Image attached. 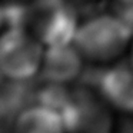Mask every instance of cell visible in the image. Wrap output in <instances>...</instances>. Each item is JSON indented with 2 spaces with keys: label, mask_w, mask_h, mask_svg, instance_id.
Listing matches in <instances>:
<instances>
[{
  "label": "cell",
  "mask_w": 133,
  "mask_h": 133,
  "mask_svg": "<svg viewBox=\"0 0 133 133\" xmlns=\"http://www.w3.org/2000/svg\"><path fill=\"white\" fill-rule=\"evenodd\" d=\"M133 26L116 15H97L84 22L75 36V46L86 59L110 62L124 52Z\"/></svg>",
  "instance_id": "cell-1"
},
{
  "label": "cell",
  "mask_w": 133,
  "mask_h": 133,
  "mask_svg": "<svg viewBox=\"0 0 133 133\" xmlns=\"http://www.w3.org/2000/svg\"><path fill=\"white\" fill-rule=\"evenodd\" d=\"M27 30L50 46L70 44L77 33V15L69 0H33L27 6Z\"/></svg>",
  "instance_id": "cell-2"
},
{
  "label": "cell",
  "mask_w": 133,
  "mask_h": 133,
  "mask_svg": "<svg viewBox=\"0 0 133 133\" xmlns=\"http://www.w3.org/2000/svg\"><path fill=\"white\" fill-rule=\"evenodd\" d=\"M42 42L29 30L2 36V72L10 80H29L43 63Z\"/></svg>",
  "instance_id": "cell-3"
},
{
  "label": "cell",
  "mask_w": 133,
  "mask_h": 133,
  "mask_svg": "<svg viewBox=\"0 0 133 133\" xmlns=\"http://www.w3.org/2000/svg\"><path fill=\"white\" fill-rule=\"evenodd\" d=\"M104 102H102L90 90H72L69 100L60 110V115L66 126V132L110 133L112 117Z\"/></svg>",
  "instance_id": "cell-4"
},
{
  "label": "cell",
  "mask_w": 133,
  "mask_h": 133,
  "mask_svg": "<svg viewBox=\"0 0 133 133\" xmlns=\"http://www.w3.org/2000/svg\"><path fill=\"white\" fill-rule=\"evenodd\" d=\"M89 77L86 84H92L103 100L123 112L133 113V62L119 63Z\"/></svg>",
  "instance_id": "cell-5"
},
{
  "label": "cell",
  "mask_w": 133,
  "mask_h": 133,
  "mask_svg": "<svg viewBox=\"0 0 133 133\" xmlns=\"http://www.w3.org/2000/svg\"><path fill=\"white\" fill-rule=\"evenodd\" d=\"M82 53L70 44L50 46L43 56L42 80L66 84L82 73Z\"/></svg>",
  "instance_id": "cell-6"
},
{
  "label": "cell",
  "mask_w": 133,
  "mask_h": 133,
  "mask_svg": "<svg viewBox=\"0 0 133 133\" xmlns=\"http://www.w3.org/2000/svg\"><path fill=\"white\" fill-rule=\"evenodd\" d=\"M13 133H64L66 126L57 110L44 104L27 107L17 115Z\"/></svg>",
  "instance_id": "cell-7"
},
{
  "label": "cell",
  "mask_w": 133,
  "mask_h": 133,
  "mask_svg": "<svg viewBox=\"0 0 133 133\" xmlns=\"http://www.w3.org/2000/svg\"><path fill=\"white\" fill-rule=\"evenodd\" d=\"M19 30H27V7L22 2H7L2 10V36Z\"/></svg>",
  "instance_id": "cell-8"
},
{
  "label": "cell",
  "mask_w": 133,
  "mask_h": 133,
  "mask_svg": "<svg viewBox=\"0 0 133 133\" xmlns=\"http://www.w3.org/2000/svg\"><path fill=\"white\" fill-rule=\"evenodd\" d=\"M109 6L117 17L133 26V0H109Z\"/></svg>",
  "instance_id": "cell-9"
},
{
  "label": "cell",
  "mask_w": 133,
  "mask_h": 133,
  "mask_svg": "<svg viewBox=\"0 0 133 133\" xmlns=\"http://www.w3.org/2000/svg\"><path fill=\"white\" fill-rule=\"evenodd\" d=\"M15 2H24V0H15Z\"/></svg>",
  "instance_id": "cell-10"
},
{
  "label": "cell",
  "mask_w": 133,
  "mask_h": 133,
  "mask_svg": "<svg viewBox=\"0 0 133 133\" xmlns=\"http://www.w3.org/2000/svg\"><path fill=\"white\" fill-rule=\"evenodd\" d=\"M132 62H133V55H132Z\"/></svg>",
  "instance_id": "cell-11"
},
{
  "label": "cell",
  "mask_w": 133,
  "mask_h": 133,
  "mask_svg": "<svg viewBox=\"0 0 133 133\" xmlns=\"http://www.w3.org/2000/svg\"><path fill=\"white\" fill-rule=\"evenodd\" d=\"M4 133H6V132H4ZM10 133H13V130H12V132H10Z\"/></svg>",
  "instance_id": "cell-12"
}]
</instances>
